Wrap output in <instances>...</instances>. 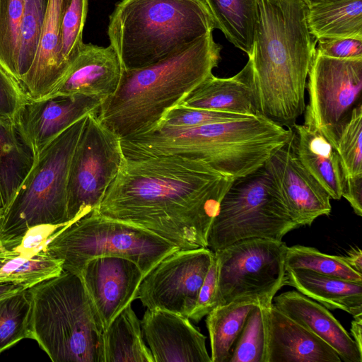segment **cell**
<instances>
[{
	"label": "cell",
	"instance_id": "obj_2",
	"mask_svg": "<svg viewBox=\"0 0 362 362\" xmlns=\"http://www.w3.org/2000/svg\"><path fill=\"white\" fill-rule=\"evenodd\" d=\"M252 54L258 112L292 127L305 108V91L317 40L304 0H257Z\"/></svg>",
	"mask_w": 362,
	"mask_h": 362
},
{
	"label": "cell",
	"instance_id": "obj_8",
	"mask_svg": "<svg viewBox=\"0 0 362 362\" xmlns=\"http://www.w3.org/2000/svg\"><path fill=\"white\" fill-rule=\"evenodd\" d=\"M177 250L175 244L151 231L103 216L95 209L64 228L45 251L62 262L63 270L78 276L88 261L103 256L128 259L146 275Z\"/></svg>",
	"mask_w": 362,
	"mask_h": 362
},
{
	"label": "cell",
	"instance_id": "obj_25",
	"mask_svg": "<svg viewBox=\"0 0 362 362\" xmlns=\"http://www.w3.org/2000/svg\"><path fill=\"white\" fill-rule=\"evenodd\" d=\"M35 156L14 119L0 117V211L10 204Z\"/></svg>",
	"mask_w": 362,
	"mask_h": 362
},
{
	"label": "cell",
	"instance_id": "obj_3",
	"mask_svg": "<svg viewBox=\"0 0 362 362\" xmlns=\"http://www.w3.org/2000/svg\"><path fill=\"white\" fill-rule=\"evenodd\" d=\"M293 134L261 113L187 128L160 127L121 139L129 158L179 156L202 160L233 180L263 166Z\"/></svg>",
	"mask_w": 362,
	"mask_h": 362
},
{
	"label": "cell",
	"instance_id": "obj_4",
	"mask_svg": "<svg viewBox=\"0 0 362 362\" xmlns=\"http://www.w3.org/2000/svg\"><path fill=\"white\" fill-rule=\"evenodd\" d=\"M221 50L210 32L158 63L123 69L117 90L101 103L98 119L121 139L153 129L169 109L213 74Z\"/></svg>",
	"mask_w": 362,
	"mask_h": 362
},
{
	"label": "cell",
	"instance_id": "obj_39",
	"mask_svg": "<svg viewBox=\"0 0 362 362\" xmlns=\"http://www.w3.org/2000/svg\"><path fill=\"white\" fill-rule=\"evenodd\" d=\"M77 219L64 223H47L33 226L27 230L19 244L11 250L27 257H32L40 252H46L47 244Z\"/></svg>",
	"mask_w": 362,
	"mask_h": 362
},
{
	"label": "cell",
	"instance_id": "obj_35",
	"mask_svg": "<svg viewBox=\"0 0 362 362\" xmlns=\"http://www.w3.org/2000/svg\"><path fill=\"white\" fill-rule=\"evenodd\" d=\"M47 4L48 0H26L20 30L18 52L20 85L34 62Z\"/></svg>",
	"mask_w": 362,
	"mask_h": 362
},
{
	"label": "cell",
	"instance_id": "obj_5",
	"mask_svg": "<svg viewBox=\"0 0 362 362\" xmlns=\"http://www.w3.org/2000/svg\"><path fill=\"white\" fill-rule=\"evenodd\" d=\"M214 29L202 0H122L110 15L107 35L129 70L164 60Z\"/></svg>",
	"mask_w": 362,
	"mask_h": 362
},
{
	"label": "cell",
	"instance_id": "obj_45",
	"mask_svg": "<svg viewBox=\"0 0 362 362\" xmlns=\"http://www.w3.org/2000/svg\"><path fill=\"white\" fill-rule=\"evenodd\" d=\"M354 317L351 322V333L358 349L362 351V314Z\"/></svg>",
	"mask_w": 362,
	"mask_h": 362
},
{
	"label": "cell",
	"instance_id": "obj_14",
	"mask_svg": "<svg viewBox=\"0 0 362 362\" xmlns=\"http://www.w3.org/2000/svg\"><path fill=\"white\" fill-rule=\"evenodd\" d=\"M264 167L299 227L310 226L317 218L329 215L331 198L300 162L293 134L269 158Z\"/></svg>",
	"mask_w": 362,
	"mask_h": 362
},
{
	"label": "cell",
	"instance_id": "obj_10",
	"mask_svg": "<svg viewBox=\"0 0 362 362\" xmlns=\"http://www.w3.org/2000/svg\"><path fill=\"white\" fill-rule=\"evenodd\" d=\"M287 248L282 240L254 238L214 251L218 305L250 298L269 306L285 286Z\"/></svg>",
	"mask_w": 362,
	"mask_h": 362
},
{
	"label": "cell",
	"instance_id": "obj_43",
	"mask_svg": "<svg viewBox=\"0 0 362 362\" xmlns=\"http://www.w3.org/2000/svg\"><path fill=\"white\" fill-rule=\"evenodd\" d=\"M342 197L350 204L355 214L362 216V177L344 181Z\"/></svg>",
	"mask_w": 362,
	"mask_h": 362
},
{
	"label": "cell",
	"instance_id": "obj_9",
	"mask_svg": "<svg viewBox=\"0 0 362 362\" xmlns=\"http://www.w3.org/2000/svg\"><path fill=\"white\" fill-rule=\"evenodd\" d=\"M298 228L264 165L233 180L210 226L207 247L214 252L247 238L282 240Z\"/></svg>",
	"mask_w": 362,
	"mask_h": 362
},
{
	"label": "cell",
	"instance_id": "obj_19",
	"mask_svg": "<svg viewBox=\"0 0 362 362\" xmlns=\"http://www.w3.org/2000/svg\"><path fill=\"white\" fill-rule=\"evenodd\" d=\"M267 362H341L337 353L309 329L276 308L266 307Z\"/></svg>",
	"mask_w": 362,
	"mask_h": 362
},
{
	"label": "cell",
	"instance_id": "obj_42",
	"mask_svg": "<svg viewBox=\"0 0 362 362\" xmlns=\"http://www.w3.org/2000/svg\"><path fill=\"white\" fill-rule=\"evenodd\" d=\"M317 42V54L337 59L362 58V39L322 38Z\"/></svg>",
	"mask_w": 362,
	"mask_h": 362
},
{
	"label": "cell",
	"instance_id": "obj_22",
	"mask_svg": "<svg viewBox=\"0 0 362 362\" xmlns=\"http://www.w3.org/2000/svg\"><path fill=\"white\" fill-rule=\"evenodd\" d=\"M66 0H48L36 56L21 86L29 100L47 96L64 74L60 30Z\"/></svg>",
	"mask_w": 362,
	"mask_h": 362
},
{
	"label": "cell",
	"instance_id": "obj_47",
	"mask_svg": "<svg viewBox=\"0 0 362 362\" xmlns=\"http://www.w3.org/2000/svg\"><path fill=\"white\" fill-rule=\"evenodd\" d=\"M308 6L335 0H304Z\"/></svg>",
	"mask_w": 362,
	"mask_h": 362
},
{
	"label": "cell",
	"instance_id": "obj_12",
	"mask_svg": "<svg viewBox=\"0 0 362 362\" xmlns=\"http://www.w3.org/2000/svg\"><path fill=\"white\" fill-rule=\"evenodd\" d=\"M97 114L88 115L71 160L67 182L69 221L98 209L124 158L121 138Z\"/></svg>",
	"mask_w": 362,
	"mask_h": 362
},
{
	"label": "cell",
	"instance_id": "obj_1",
	"mask_svg": "<svg viewBox=\"0 0 362 362\" xmlns=\"http://www.w3.org/2000/svg\"><path fill=\"white\" fill-rule=\"evenodd\" d=\"M233 181L197 159L124 156L96 209L151 231L180 250L208 247L210 226Z\"/></svg>",
	"mask_w": 362,
	"mask_h": 362
},
{
	"label": "cell",
	"instance_id": "obj_15",
	"mask_svg": "<svg viewBox=\"0 0 362 362\" xmlns=\"http://www.w3.org/2000/svg\"><path fill=\"white\" fill-rule=\"evenodd\" d=\"M79 276L105 329L126 306L137 299L145 274L128 259L103 256L88 261Z\"/></svg>",
	"mask_w": 362,
	"mask_h": 362
},
{
	"label": "cell",
	"instance_id": "obj_20",
	"mask_svg": "<svg viewBox=\"0 0 362 362\" xmlns=\"http://www.w3.org/2000/svg\"><path fill=\"white\" fill-rule=\"evenodd\" d=\"M272 303L329 344L341 361L362 362V351L325 306L298 291H286L274 296Z\"/></svg>",
	"mask_w": 362,
	"mask_h": 362
},
{
	"label": "cell",
	"instance_id": "obj_27",
	"mask_svg": "<svg viewBox=\"0 0 362 362\" xmlns=\"http://www.w3.org/2000/svg\"><path fill=\"white\" fill-rule=\"evenodd\" d=\"M103 340L105 362H154L131 303L105 329Z\"/></svg>",
	"mask_w": 362,
	"mask_h": 362
},
{
	"label": "cell",
	"instance_id": "obj_16",
	"mask_svg": "<svg viewBox=\"0 0 362 362\" xmlns=\"http://www.w3.org/2000/svg\"><path fill=\"white\" fill-rule=\"evenodd\" d=\"M122 72L119 58L111 45L83 43L45 97L83 95L103 102L117 90Z\"/></svg>",
	"mask_w": 362,
	"mask_h": 362
},
{
	"label": "cell",
	"instance_id": "obj_44",
	"mask_svg": "<svg viewBox=\"0 0 362 362\" xmlns=\"http://www.w3.org/2000/svg\"><path fill=\"white\" fill-rule=\"evenodd\" d=\"M346 263L355 271L362 274V252L358 247H353L344 256Z\"/></svg>",
	"mask_w": 362,
	"mask_h": 362
},
{
	"label": "cell",
	"instance_id": "obj_7",
	"mask_svg": "<svg viewBox=\"0 0 362 362\" xmlns=\"http://www.w3.org/2000/svg\"><path fill=\"white\" fill-rule=\"evenodd\" d=\"M88 115L64 129L36 155L30 170L1 216V247L11 250L17 246L33 226L71 221L67 216L68 175Z\"/></svg>",
	"mask_w": 362,
	"mask_h": 362
},
{
	"label": "cell",
	"instance_id": "obj_28",
	"mask_svg": "<svg viewBox=\"0 0 362 362\" xmlns=\"http://www.w3.org/2000/svg\"><path fill=\"white\" fill-rule=\"evenodd\" d=\"M220 30L248 57L252 54L257 21V0H202Z\"/></svg>",
	"mask_w": 362,
	"mask_h": 362
},
{
	"label": "cell",
	"instance_id": "obj_32",
	"mask_svg": "<svg viewBox=\"0 0 362 362\" xmlns=\"http://www.w3.org/2000/svg\"><path fill=\"white\" fill-rule=\"evenodd\" d=\"M286 268L308 269L320 274L362 283V274L352 269L341 255L322 253L318 250L303 245L288 247Z\"/></svg>",
	"mask_w": 362,
	"mask_h": 362
},
{
	"label": "cell",
	"instance_id": "obj_37",
	"mask_svg": "<svg viewBox=\"0 0 362 362\" xmlns=\"http://www.w3.org/2000/svg\"><path fill=\"white\" fill-rule=\"evenodd\" d=\"M362 105L354 107L337 140L339 155L344 181L362 177Z\"/></svg>",
	"mask_w": 362,
	"mask_h": 362
},
{
	"label": "cell",
	"instance_id": "obj_30",
	"mask_svg": "<svg viewBox=\"0 0 362 362\" xmlns=\"http://www.w3.org/2000/svg\"><path fill=\"white\" fill-rule=\"evenodd\" d=\"M62 262L46 252L32 257L0 246V284H14L29 288L63 271Z\"/></svg>",
	"mask_w": 362,
	"mask_h": 362
},
{
	"label": "cell",
	"instance_id": "obj_26",
	"mask_svg": "<svg viewBox=\"0 0 362 362\" xmlns=\"http://www.w3.org/2000/svg\"><path fill=\"white\" fill-rule=\"evenodd\" d=\"M307 22L316 40L362 39V0H335L308 6Z\"/></svg>",
	"mask_w": 362,
	"mask_h": 362
},
{
	"label": "cell",
	"instance_id": "obj_29",
	"mask_svg": "<svg viewBox=\"0 0 362 362\" xmlns=\"http://www.w3.org/2000/svg\"><path fill=\"white\" fill-rule=\"evenodd\" d=\"M258 304V301L250 298L236 299L217 305L206 315L211 362H228L249 313Z\"/></svg>",
	"mask_w": 362,
	"mask_h": 362
},
{
	"label": "cell",
	"instance_id": "obj_23",
	"mask_svg": "<svg viewBox=\"0 0 362 362\" xmlns=\"http://www.w3.org/2000/svg\"><path fill=\"white\" fill-rule=\"evenodd\" d=\"M293 127L294 148L300 162L331 199H340L344 179L337 150L322 135L304 124Z\"/></svg>",
	"mask_w": 362,
	"mask_h": 362
},
{
	"label": "cell",
	"instance_id": "obj_31",
	"mask_svg": "<svg viewBox=\"0 0 362 362\" xmlns=\"http://www.w3.org/2000/svg\"><path fill=\"white\" fill-rule=\"evenodd\" d=\"M32 296L29 288L0 299V354L30 339Z\"/></svg>",
	"mask_w": 362,
	"mask_h": 362
},
{
	"label": "cell",
	"instance_id": "obj_13",
	"mask_svg": "<svg viewBox=\"0 0 362 362\" xmlns=\"http://www.w3.org/2000/svg\"><path fill=\"white\" fill-rule=\"evenodd\" d=\"M214 256L209 247L177 250L144 276L137 298L147 309L189 317Z\"/></svg>",
	"mask_w": 362,
	"mask_h": 362
},
{
	"label": "cell",
	"instance_id": "obj_33",
	"mask_svg": "<svg viewBox=\"0 0 362 362\" xmlns=\"http://www.w3.org/2000/svg\"><path fill=\"white\" fill-rule=\"evenodd\" d=\"M25 4L26 0H0V65L18 82L20 30Z\"/></svg>",
	"mask_w": 362,
	"mask_h": 362
},
{
	"label": "cell",
	"instance_id": "obj_41",
	"mask_svg": "<svg viewBox=\"0 0 362 362\" xmlns=\"http://www.w3.org/2000/svg\"><path fill=\"white\" fill-rule=\"evenodd\" d=\"M217 305V266L215 256H214L209 271L199 289L195 305L188 318L195 322H199Z\"/></svg>",
	"mask_w": 362,
	"mask_h": 362
},
{
	"label": "cell",
	"instance_id": "obj_17",
	"mask_svg": "<svg viewBox=\"0 0 362 362\" xmlns=\"http://www.w3.org/2000/svg\"><path fill=\"white\" fill-rule=\"evenodd\" d=\"M103 102L83 95L28 100L15 120L35 156L54 138L81 117L98 113Z\"/></svg>",
	"mask_w": 362,
	"mask_h": 362
},
{
	"label": "cell",
	"instance_id": "obj_18",
	"mask_svg": "<svg viewBox=\"0 0 362 362\" xmlns=\"http://www.w3.org/2000/svg\"><path fill=\"white\" fill-rule=\"evenodd\" d=\"M154 362H211L206 336L176 313L147 309L141 321Z\"/></svg>",
	"mask_w": 362,
	"mask_h": 362
},
{
	"label": "cell",
	"instance_id": "obj_11",
	"mask_svg": "<svg viewBox=\"0 0 362 362\" xmlns=\"http://www.w3.org/2000/svg\"><path fill=\"white\" fill-rule=\"evenodd\" d=\"M304 125L336 149L354 107L361 105L362 58L337 59L315 52L308 73Z\"/></svg>",
	"mask_w": 362,
	"mask_h": 362
},
{
	"label": "cell",
	"instance_id": "obj_21",
	"mask_svg": "<svg viewBox=\"0 0 362 362\" xmlns=\"http://www.w3.org/2000/svg\"><path fill=\"white\" fill-rule=\"evenodd\" d=\"M177 105L249 116L259 113L256 105L250 59L231 77L218 78L211 75Z\"/></svg>",
	"mask_w": 362,
	"mask_h": 362
},
{
	"label": "cell",
	"instance_id": "obj_24",
	"mask_svg": "<svg viewBox=\"0 0 362 362\" xmlns=\"http://www.w3.org/2000/svg\"><path fill=\"white\" fill-rule=\"evenodd\" d=\"M284 284L328 310L340 309L353 316L362 314V283L308 269L286 268Z\"/></svg>",
	"mask_w": 362,
	"mask_h": 362
},
{
	"label": "cell",
	"instance_id": "obj_36",
	"mask_svg": "<svg viewBox=\"0 0 362 362\" xmlns=\"http://www.w3.org/2000/svg\"><path fill=\"white\" fill-rule=\"evenodd\" d=\"M88 0H66L60 30V56L66 70L81 48Z\"/></svg>",
	"mask_w": 362,
	"mask_h": 362
},
{
	"label": "cell",
	"instance_id": "obj_34",
	"mask_svg": "<svg viewBox=\"0 0 362 362\" xmlns=\"http://www.w3.org/2000/svg\"><path fill=\"white\" fill-rule=\"evenodd\" d=\"M266 306L255 305L248 315L228 362H267Z\"/></svg>",
	"mask_w": 362,
	"mask_h": 362
},
{
	"label": "cell",
	"instance_id": "obj_6",
	"mask_svg": "<svg viewBox=\"0 0 362 362\" xmlns=\"http://www.w3.org/2000/svg\"><path fill=\"white\" fill-rule=\"evenodd\" d=\"M30 339L53 362H105V327L80 276L64 271L29 288Z\"/></svg>",
	"mask_w": 362,
	"mask_h": 362
},
{
	"label": "cell",
	"instance_id": "obj_46",
	"mask_svg": "<svg viewBox=\"0 0 362 362\" xmlns=\"http://www.w3.org/2000/svg\"><path fill=\"white\" fill-rule=\"evenodd\" d=\"M26 288L18 284H0V299Z\"/></svg>",
	"mask_w": 362,
	"mask_h": 362
},
{
	"label": "cell",
	"instance_id": "obj_40",
	"mask_svg": "<svg viewBox=\"0 0 362 362\" xmlns=\"http://www.w3.org/2000/svg\"><path fill=\"white\" fill-rule=\"evenodd\" d=\"M28 100L18 82L0 65V117L15 119Z\"/></svg>",
	"mask_w": 362,
	"mask_h": 362
},
{
	"label": "cell",
	"instance_id": "obj_38",
	"mask_svg": "<svg viewBox=\"0 0 362 362\" xmlns=\"http://www.w3.org/2000/svg\"><path fill=\"white\" fill-rule=\"evenodd\" d=\"M249 115L175 105L169 109L154 128H187L245 119ZM153 130V129H152Z\"/></svg>",
	"mask_w": 362,
	"mask_h": 362
}]
</instances>
